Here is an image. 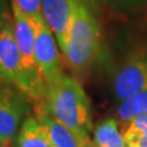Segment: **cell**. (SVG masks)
I'll return each instance as SVG.
<instances>
[{
    "mask_svg": "<svg viewBox=\"0 0 147 147\" xmlns=\"http://www.w3.org/2000/svg\"><path fill=\"white\" fill-rule=\"evenodd\" d=\"M0 81H3V79H1V77H0Z\"/></svg>",
    "mask_w": 147,
    "mask_h": 147,
    "instance_id": "cell-17",
    "label": "cell"
},
{
    "mask_svg": "<svg viewBox=\"0 0 147 147\" xmlns=\"http://www.w3.org/2000/svg\"><path fill=\"white\" fill-rule=\"evenodd\" d=\"M28 99L16 86L0 81V147H11Z\"/></svg>",
    "mask_w": 147,
    "mask_h": 147,
    "instance_id": "cell-5",
    "label": "cell"
},
{
    "mask_svg": "<svg viewBox=\"0 0 147 147\" xmlns=\"http://www.w3.org/2000/svg\"><path fill=\"white\" fill-rule=\"evenodd\" d=\"M5 13V12H4ZM4 13H1V15H0V21H1V18H3V16H4Z\"/></svg>",
    "mask_w": 147,
    "mask_h": 147,
    "instance_id": "cell-16",
    "label": "cell"
},
{
    "mask_svg": "<svg viewBox=\"0 0 147 147\" xmlns=\"http://www.w3.org/2000/svg\"><path fill=\"white\" fill-rule=\"evenodd\" d=\"M113 88L120 102L147 91V58H135L124 64L114 77Z\"/></svg>",
    "mask_w": 147,
    "mask_h": 147,
    "instance_id": "cell-7",
    "label": "cell"
},
{
    "mask_svg": "<svg viewBox=\"0 0 147 147\" xmlns=\"http://www.w3.org/2000/svg\"><path fill=\"white\" fill-rule=\"evenodd\" d=\"M93 147H97V146H96V145H93Z\"/></svg>",
    "mask_w": 147,
    "mask_h": 147,
    "instance_id": "cell-18",
    "label": "cell"
},
{
    "mask_svg": "<svg viewBox=\"0 0 147 147\" xmlns=\"http://www.w3.org/2000/svg\"><path fill=\"white\" fill-rule=\"evenodd\" d=\"M34 30V53L36 60L48 86L58 80L63 74V59L58 40L53 31L45 22L43 15L30 17Z\"/></svg>",
    "mask_w": 147,
    "mask_h": 147,
    "instance_id": "cell-4",
    "label": "cell"
},
{
    "mask_svg": "<svg viewBox=\"0 0 147 147\" xmlns=\"http://www.w3.org/2000/svg\"><path fill=\"white\" fill-rule=\"evenodd\" d=\"M0 77L22 92L20 50L15 38L13 18L7 12L0 21Z\"/></svg>",
    "mask_w": 147,
    "mask_h": 147,
    "instance_id": "cell-6",
    "label": "cell"
},
{
    "mask_svg": "<svg viewBox=\"0 0 147 147\" xmlns=\"http://www.w3.org/2000/svg\"><path fill=\"white\" fill-rule=\"evenodd\" d=\"M34 117L43 126L52 147H93L94 145L90 137L77 134L47 113H38Z\"/></svg>",
    "mask_w": 147,
    "mask_h": 147,
    "instance_id": "cell-9",
    "label": "cell"
},
{
    "mask_svg": "<svg viewBox=\"0 0 147 147\" xmlns=\"http://www.w3.org/2000/svg\"><path fill=\"white\" fill-rule=\"evenodd\" d=\"M108 1L119 6H134L139 5V4H144L147 0H108Z\"/></svg>",
    "mask_w": 147,
    "mask_h": 147,
    "instance_id": "cell-15",
    "label": "cell"
},
{
    "mask_svg": "<svg viewBox=\"0 0 147 147\" xmlns=\"http://www.w3.org/2000/svg\"><path fill=\"white\" fill-rule=\"evenodd\" d=\"M100 30L91 0H79L61 52L65 65L76 76H85L99 57Z\"/></svg>",
    "mask_w": 147,
    "mask_h": 147,
    "instance_id": "cell-1",
    "label": "cell"
},
{
    "mask_svg": "<svg viewBox=\"0 0 147 147\" xmlns=\"http://www.w3.org/2000/svg\"><path fill=\"white\" fill-rule=\"evenodd\" d=\"M127 147H147V114H142L123 127Z\"/></svg>",
    "mask_w": 147,
    "mask_h": 147,
    "instance_id": "cell-13",
    "label": "cell"
},
{
    "mask_svg": "<svg viewBox=\"0 0 147 147\" xmlns=\"http://www.w3.org/2000/svg\"><path fill=\"white\" fill-rule=\"evenodd\" d=\"M16 147H52L43 126L36 117H27L16 137Z\"/></svg>",
    "mask_w": 147,
    "mask_h": 147,
    "instance_id": "cell-10",
    "label": "cell"
},
{
    "mask_svg": "<svg viewBox=\"0 0 147 147\" xmlns=\"http://www.w3.org/2000/svg\"><path fill=\"white\" fill-rule=\"evenodd\" d=\"M42 113L49 114L84 137H88L92 130L88 97L77 79L65 72L48 86Z\"/></svg>",
    "mask_w": 147,
    "mask_h": 147,
    "instance_id": "cell-2",
    "label": "cell"
},
{
    "mask_svg": "<svg viewBox=\"0 0 147 147\" xmlns=\"http://www.w3.org/2000/svg\"><path fill=\"white\" fill-rule=\"evenodd\" d=\"M16 3L17 6L28 17L42 16V0H11Z\"/></svg>",
    "mask_w": 147,
    "mask_h": 147,
    "instance_id": "cell-14",
    "label": "cell"
},
{
    "mask_svg": "<svg viewBox=\"0 0 147 147\" xmlns=\"http://www.w3.org/2000/svg\"><path fill=\"white\" fill-rule=\"evenodd\" d=\"M77 3L79 0H42L43 17L53 31L60 52L65 48Z\"/></svg>",
    "mask_w": 147,
    "mask_h": 147,
    "instance_id": "cell-8",
    "label": "cell"
},
{
    "mask_svg": "<svg viewBox=\"0 0 147 147\" xmlns=\"http://www.w3.org/2000/svg\"><path fill=\"white\" fill-rule=\"evenodd\" d=\"M93 142L97 147H127V144L119 130L118 120L107 118L98 123L93 130Z\"/></svg>",
    "mask_w": 147,
    "mask_h": 147,
    "instance_id": "cell-11",
    "label": "cell"
},
{
    "mask_svg": "<svg viewBox=\"0 0 147 147\" xmlns=\"http://www.w3.org/2000/svg\"><path fill=\"white\" fill-rule=\"evenodd\" d=\"M117 114L119 121L125 125L136 117L147 114V91L140 92V93L123 100L119 105Z\"/></svg>",
    "mask_w": 147,
    "mask_h": 147,
    "instance_id": "cell-12",
    "label": "cell"
},
{
    "mask_svg": "<svg viewBox=\"0 0 147 147\" xmlns=\"http://www.w3.org/2000/svg\"><path fill=\"white\" fill-rule=\"evenodd\" d=\"M11 10L13 18L15 38L20 50L21 74H22V92L33 105L34 113H42L44 110L45 98L48 92V84L43 77L36 60L34 53V30L31 18L11 1Z\"/></svg>",
    "mask_w": 147,
    "mask_h": 147,
    "instance_id": "cell-3",
    "label": "cell"
}]
</instances>
